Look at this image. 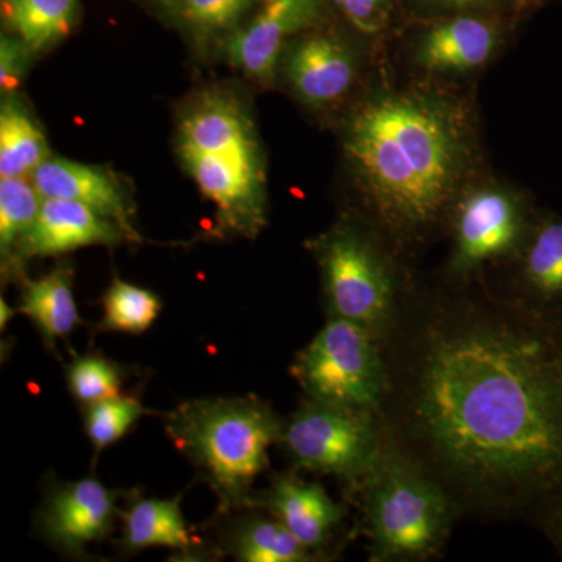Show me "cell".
<instances>
[{
    "mask_svg": "<svg viewBox=\"0 0 562 562\" xmlns=\"http://www.w3.org/2000/svg\"><path fill=\"white\" fill-rule=\"evenodd\" d=\"M46 136L20 102L5 101L0 110V179L32 177L49 158Z\"/></svg>",
    "mask_w": 562,
    "mask_h": 562,
    "instance_id": "20",
    "label": "cell"
},
{
    "mask_svg": "<svg viewBox=\"0 0 562 562\" xmlns=\"http://www.w3.org/2000/svg\"><path fill=\"white\" fill-rule=\"evenodd\" d=\"M432 2L450 9H471V7L483 5L487 0H432Z\"/></svg>",
    "mask_w": 562,
    "mask_h": 562,
    "instance_id": "31",
    "label": "cell"
},
{
    "mask_svg": "<svg viewBox=\"0 0 562 562\" xmlns=\"http://www.w3.org/2000/svg\"><path fill=\"white\" fill-rule=\"evenodd\" d=\"M260 502L273 519L283 524L314 554L328 546L346 513L321 484L302 482L295 476L277 479Z\"/></svg>",
    "mask_w": 562,
    "mask_h": 562,
    "instance_id": "16",
    "label": "cell"
},
{
    "mask_svg": "<svg viewBox=\"0 0 562 562\" xmlns=\"http://www.w3.org/2000/svg\"><path fill=\"white\" fill-rule=\"evenodd\" d=\"M516 262V301L562 317V217H536Z\"/></svg>",
    "mask_w": 562,
    "mask_h": 562,
    "instance_id": "14",
    "label": "cell"
},
{
    "mask_svg": "<svg viewBox=\"0 0 562 562\" xmlns=\"http://www.w3.org/2000/svg\"><path fill=\"white\" fill-rule=\"evenodd\" d=\"M116 497L95 479L60 484L47 495L41 513L44 538L63 552L80 554L113 530Z\"/></svg>",
    "mask_w": 562,
    "mask_h": 562,
    "instance_id": "10",
    "label": "cell"
},
{
    "mask_svg": "<svg viewBox=\"0 0 562 562\" xmlns=\"http://www.w3.org/2000/svg\"><path fill=\"white\" fill-rule=\"evenodd\" d=\"M283 427L271 406L250 395L183 403L169 414L166 431L233 508L251 505V484L268 468Z\"/></svg>",
    "mask_w": 562,
    "mask_h": 562,
    "instance_id": "4",
    "label": "cell"
},
{
    "mask_svg": "<svg viewBox=\"0 0 562 562\" xmlns=\"http://www.w3.org/2000/svg\"><path fill=\"white\" fill-rule=\"evenodd\" d=\"M120 225L79 202L43 199L38 217L22 239L14 262L57 257L90 246H117L131 241Z\"/></svg>",
    "mask_w": 562,
    "mask_h": 562,
    "instance_id": "12",
    "label": "cell"
},
{
    "mask_svg": "<svg viewBox=\"0 0 562 562\" xmlns=\"http://www.w3.org/2000/svg\"><path fill=\"white\" fill-rule=\"evenodd\" d=\"M313 251L330 317L360 324L382 339L403 294L383 246L357 224H339L313 243Z\"/></svg>",
    "mask_w": 562,
    "mask_h": 562,
    "instance_id": "6",
    "label": "cell"
},
{
    "mask_svg": "<svg viewBox=\"0 0 562 562\" xmlns=\"http://www.w3.org/2000/svg\"><path fill=\"white\" fill-rule=\"evenodd\" d=\"M232 552L244 562H305L314 553L273 517H254L235 532Z\"/></svg>",
    "mask_w": 562,
    "mask_h": 562,
    "instance_id": "22",
    "label": "cell"
},
{
    "mask_svg": "<svg viewBox=\"0 0 562 562\" xmlns=\"http://www.w3.org/2000/svg\"><path fill=\"white\" fill-rule=\"evenodd\" d=\"M501 44L497 27L480 18L443 21L422 36L414 50L417 66L436 76H461L486 66Z\"/></svg>",
    "mask_w": 562,
    "mask_h": 562,
    "instance_id": "17",
    "label": "cell"
},
{
    "mask_svg": "<svg viewBox=\"0 0 562 562\" xmlns=\"http://www.w3.org/2000/svg\"><path fill=\"white\" fill-rule=\"evenodd\" d=\"M66 380L72 397L80 405L90 406L92 403L120 395L122 369L116 362L101 355H81L70 361L66 369Z\"/></svg>",
    "mask_w": 562,
    "mask_h": 562,
    "instance_id": "26",
    "label": "cell"
},
{
    "mask_svg": "<svg viewBox=\"0 0 562 562\" xmlns=\"http://www.w3.org/2000/svg\"><path fill=\"white\" fill-rule=\"evenodd\" d=\"M362 508L376 561L435 557L458 514L441 484L386 443L362 480Z\"/></svg>",
    "mask_w": 562,
    "mask_h": 562,
    "instance_id": "5",
    "label": "cell"
},
{
    "mask_svg": "<svg viewBox=\"0 0 562 562\" xmlns=\"http://www.w3.org/2000/svg\"><path fill=\"white\" fill-rule=\"evenodd\" d=\"M543 530L549 532L550 538L557 543L562 553V505L553 509L541 522Z\"/></svg>",
    "mask_w": 562,
    "mask_h": 562,
    "instance_id": "30",
    "label": "cell"
},
{
    "mask_svg": "<svg viewBox=\"0 0 562 562\" xmlns=\"http://www.w3.org/2000/svg\"><path fill=\"white\" fill-rule=\"evenodd\" d=\"M13 310H11V306L9 303H5V301H0V330H5L7 325L10 324V321L13 319Z\"/></svg>",
    "mask_w": 562,
    "mask_h": 562,
    "instance_id": "32",
    "label": "cell"
},
{
    "mask_svg": "<svg viewBox=\"0 0 562 562\" xmlns=\"http://www.w3.org/2000/svg\"><path fill=\"white\" fill-rule=\"evenodd\" d=\"M519 192L497 183H472L450 211V272L468 281L486 266L519 255L536 221Z\"/></svg>",
    "mask_w": 562,
    "mask_h": 562,
    "instance_id": "9",
    "label": "cell"
},
{
    "mask_svg": "<svg viewBox=\"0 0 562 562\" xmlns=\"http://www.w3.org/2000/svg\"><path fill=\"white\" fill-rule=\"evenodd\" d=\"M181 20L195 31L213 35L238 24L254 0H172Z\"/></svg>",
    "mask_w": 562,
    "mask_h": 562,
    "instance_id": "27",
    "label": "cell"
},
{
    "mask_svg": "<svg viewBox=\"0 0 562 562\" xmlns=\"http://www.w3.org/2000/svg\"><path fill=\"white\" fill-rule=\"evenodd\" d=\"M25 50L31 49L22 41L2 36V43H0V88L3 92L13 91L14 88L20 87Z\"/></svg>",
    "mask_w": 562,
    "mask_h": 562,
    "instance_id": "29",
    "label": "cell"
},
{
    "mask_svg": "<svg viewBox=\"0 0 562 562\" xmlns=\"http://www.w3.org/2000/svg\"><path fill=\"white\" fill-rule=\"evenodd\" d=\"M280 443L299 468L353 483L369 475L384 449L375 413L310 398L284 424Z\"/></svg>",
    "mask_w": 562,
    "mask_h": 562,
    "instance_id": "8",
    "label": "cell"
},
{
    "mask_svg": "<svg viewBox=\"0 0 562 562\" xmlns=\"http://www.w3.org/2000/svg\"><path fill=\"white\" fill-rule=\"evenodd\" d=\"M180 501L179 495L171 501L144 498L133 503L124 514V546L128 550L149 547H168L180 552L191 550L194 541L184 522Z\"/></svg>",
    "mask_w": 562,
    "mask_h": 562,
    "instance_id": "19",
    "label": "cell"
},
{
    "mask_svg": "<svg viewBox=\"0 0 562 562\" xmlns=\"http://www.w3.org/2000/svg\"><path fill=\"white\" fill-rule=\"evenodd\" d=\"M284 70L292 90L303 102L328 106L350 91L357 77V58L336 36L314 33L292 44Z\"/></svg>",
    "mask_w": 562,
    "mask_h": 562,
    "instance_id": "13",
    "label": "cell"
},
{
    "mask_svg": "<svg viewBox=\"0 0 562 562\" xmlns=\"http://www.w3.org/2000/svg\"><path fill=\"white\" fill-rule=\"evenodd\" d=\"M18 313L33 322L47 347L65 339L81 324L74 299L72 269L58 266L40 279L25 281Z\"/></svg>",
    "mask_w": 562,
    "mask_h": 562,
    "instance_id": "18",
    "label": "cell"
},
{
    "mask_svg": "<svg viewBox=\"0 0 562 562\" xmlns=\"http://www.w3.org/2000/svg\"><path fill=\"white\" fill-rule=\"evenodd\" d=\"M341 9L347 20L364 33L382 29L390 0H333Z\"/></svg>",
    "mask_w": 562,
    "mask_h": 562,
    "instance_id": "28",
    "label": "cell"
},
{
    "mask_svg": "<svg viewBox=\"0 0 562 562\" xmlns=\"http://www.w3.org/2000/svg\"><path fill=\"white\" fill-rule=\"evenodd\" d=\"M181 160L217 210L224 231L255 236L266 224V173L257 133L241 103L205 92L179 128Z\"/></svg>",
    "mask_w": 562,
    "mask_h": 562,
    "instance_id": "3",
    "label": "cell"
},
{
    "mask_svg": "<svg viewBox=\"0 0 562 562\" xmlns=\"http://www.w3.org/2000/svg\"><path fill=\"white\" fill-rule=\"evenodd\" d=\"M146 413L143 403L121 394L87 406L85 431L95 454L124 438Z\"/></svg>",
    "mask_w": 562,
    "mask_h": 562,
    "instance_id": "25",
    "label": "cell"
},
{
    "mask_svg": "<svg viewBox=\"0 0 562 562\" xmlns=\"http://www.w3.org/2000/svg\"><path fill=\"white\" fill-rule=\"evenodd\" d=\"M291 372L310 401L375 414L386 386L380 339L338 317H330L299 351Z\"/></svg>",
    "mask_w": 562,
    "mask_h": 562,
    "instance_id": "7",
    "label": "cell"
},
{
    "mask_svg": "<svg viewBox=\"0 0 562 562\" xmlns=\"http://www.w3.org/2000/svg\"><path fill=\"white\" fill-rule=\"evenodd\" d=\"M344 150L382 235L419 243L473 183L475 114L431 83L383 85L351 111Z\"/></svg>",
    "mask_w": 562,
    "mask_h": 562,
    "instance_id": "2",
    "label": "cell"
},
{
    "mask_svg": "<svg viewBox=\"0 0 562 562\" xmlns=\"http://www.w3.org/2000/svg\"><path fill=\"white\" fill-rule=\"evenodd\" d=\"M76 11L77 0H5L7 20L31 50L65 38Z\"/></svg>",
    "mask_w": 562,
    "mask_h": 562,
    "instance_id": "21",
    "label": "cell"
},
{
    "mask_svg": "<svg viewBox=\"0 0 562 562\" xmlns=\"http://www.w3.org/2000/svg\"><path fill=\"white\" fill-rule=\"evenodd\" d=\"M103 331L140 335L149 330L161 312L158 295L127 281L114 280L103 295Z\"/></svg>",
    "mask_w": 562,
    "mask_h": 562,
    "instance_id": "24",
    "label": "cell"
},
{
    "mask_svg": "<svg viewBox=\"0 0 562 562\" xmlns=\"http://www.w3.org/2000/svg\"><path fill=\"white\" fill-rule=\"evenodd\" d=\"M32 180L43 199L79 202L113 221L132 239H136L127 199L120 183L102 169L49 157L32 173Z\"/></svg>",
    "mask_w": 562,
    "mask_h": 562,
    "instance_id": "15",
    "label": "cell"
},
{
    "mask_svg": "<svg viewBox=\"0 0 562 562\" xmlns=\"http://www.w3.org/2000/svg\"><path fill=\"white\" fill-rule=\"evenodd\" d=\"M43 195L32 177L0 179V254L3 269L11 271L22 239L38 217Z\"/></svg>",
    "mask_w": 562,
    "mask_h": 562,
    "instance_id": "23",
    "label": "cell"
},
{
    "mask_svg": "<svg viewBox=\"0 0 562 562\" xmlns=\"http://www.w3.org/2000/svg\"><path fill=\"white\" fill-rule=\"evenodd\" d=\"M380 342L384 443L457 512L541 524L562 505V317L487 292L403 291Z\"/></svg>",
    "mask_w": 562,
    "mask_h": 562,
    "instance_id": "1",
    "label": "cell"
},
{
    "mask_svg": "<svg viewBox=\"0 0 562 562\" xmlns=\"http://www.w3.org/2000/svg\"><path fill=\"white\" fill-rule=\"evenodd\" d=\"M321 0H262L254 20L228 43L232 65L258 81H271L284 43L316 24Z\"/></svg>",
    "mask_w": 562,
    "mask_h": 562,
    "instance_id": "11",
    "label": "cell"
}]
</instances>
